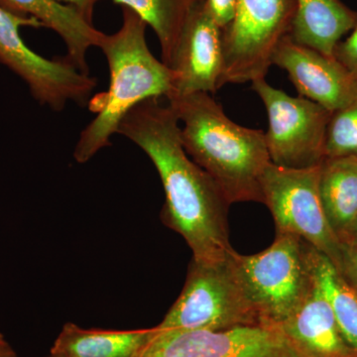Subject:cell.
Returning <instances> with one entry per match:
<instances>
[{"label":"cell","mask_w":357,"mask_h":357,"mask_svg":"<svg viewBox=\"0 0 357 357\" xmlns=\"http://www.w3.org/2000/svg\"><path fill=\"white\" fill-rule=\"evenodd\" d=\"M321 164L307 169L270 163L262 176V204L269 208L277 232L299 236L340 269L342 244L333 232L319 195Z\"/></svg>","instance_id":"cell-7"},{"label":"cell","mask_w":357,"mask_h":357,"mask_svg":"<svg viewBox=\"0 0 357 357\" xmlns=\"http://www.w3.org/2000/svg\"><path fill=\"white\" fill-rule=\"evenodd\" d=\"M252 89L268 115L265 140L270 161L290 169L318 166L325 159L326 130L333 112L303 96L293 98L259 77Z\"/></svg>","instance_id":"cell-9"},{"label":"cell","mask_w":357,"mask_h":357,"mask_svg":"<svg viewBox=\"0 0 357 357\" xmlns=\"http://www.w3.org/2000/svg\"><path fill=\"white\" fill-rule=\"evenodd\" d=\"M333 56L357 79V24L351 36L337 44Z\"/></svg>","instance_id":"cell-21"},{"label":"cell","mask_w":357,"mask_h":357,"mask_svg":"<svg viewBox=\"0 0 357 357\" xmlns=\"http://www.w3.org/2000/svg\"><path fill=\"white\" fill-rule=\"evenodd\" d=\"M234 253L218 262L192 258L184 288L157 326L159 331H222L261 325L236 273Z\"/></svg>","instance_id":"cell-5"},{"label":"cell","mask_w":357,"mask_h":357,"mask_svg":"<svg viewBox=\"0 0 357 357\" xmlns=\"http://www.w3.org/2000/svg\"><path fill=\"white\" fill-rule=\"evenodd\" d=\"M174 96L215 93L220 89L223 73L222 28L206 8L199 4L188 18L172 62Z\"/></svg>","instance_id":"cell-11"},{"label":"cell","mask_w":357,"mask_h":357,"mask_svg":"<svg viewBox=\"0 0 357 357\" xmlns=\"http://www.w3.org/2000/svg\"><path fill=\"white\" fill-rule=\"evenodd\" d=\"M342 244V263L338 270L357 292V248L351 244Z\"/></svg>","instance_id":"cell-23"},{"label":"cell","mask_w":357,"mask_h":357,"mask_svg":"<svg viewBox=\"0 0 357 357\" xmlns=\"http://www.w3.org/2000/svg\"><path fill=\"white\" fill-rule=\"evenodd\" d=\"M158 333L144 330L83 328L66 324L51 349L52 357H142Z\"/></svg>","instance_id":"cell-15"},{"label":"cell","mask_w":357,"mask_h":357,"mask_svg":"<svg viewBox=\"0 0 357 357\" xmlns=\"http://www.w3.org/2000/svg\"><path fill=\"white\" fill-rule=\"evenodd\" d=\"M277 328L299 357H357L314 283L304 302Z\"/></svg>","instance_id":"cell-13"},{"label":"cell","mask_w":357,"mask_h":357,"mask_svg":"<svg viewBox=\"0 0 357 357\" xmlns=\"http://www.w3.org/2000/svg\"><path fill=\"white\" fill-rule=\"evenodd\" d=\"M295 0H236L231 22L222 30L220 88L265 77L275 51L290 34Z\"/></svg>","instance_id":"cell-6"},{"label":"cell","mask_w":357,"mask_h":357,"mask_svg":"<svg viewBox=\"0 0 357 357\" xmlns=\"http://www.w3.org/2000/svg\"><path fill=\"white\" fill-rule=\"evenodd\" d=\"M47 357H52L51 356H47Z\"/></svg>","instance_id":"cell-27"},{"label":"cell","mask_w":357,"mask_h":357,"mask_svg":"<svg viewBox=\"0 0 357 357\" xmlns=\"http://www.w3.org/2000/svg\"><path fill=\"white\" fill-rule=\"evenodd\" d=\"M291 37L296 43L335 57V47L357 24V13L340 0H295Z\"/></svg>","instance_id":"cell-16"},{"label":"cell","mask_w":357,"mask_h":357,"mask_svg":"<svg viewBox=\"0 0 357 357\" xmlns=\"http://www.w3.org/2000/svg\"><path fill=\"white\" fill-rule=\"evenodd\" d=\"M0 357H18L1 333H0Z\"/></svg>","instance_id":"cell-25"},{"label":"cell","mask_w":357,"mask_h":357,"mask_svg":"<svg viewBox=\"0 0 357 357\" xmlns=\"http://www.w3.org/2000/svg\"><path fill=\"white\" fill-rule=\"evenodd\" d=\"M319 188L328 222L344 243L357 220V157L324 159Z\"/></svg>","instance_id":"cell-17"},{"label":"cell","mask_w":357,"mask_h":357,"mask_svg":"<svg viewBox=\"0 0 357 357\" xmlns=\"http://www.w3.org/2000/svg\"><path fill=\"white\" fill-rule=\"evenodd\" d=\"M142 357H299L277 326L158 330Z\"/></svg>","instance_id":"cell-10"},{"label":"cell","mask_w":357,"mask_h":357,"mask_svg":"<svg viewBox=\"0 0 357 357\" xmlns=\"http://www.w3.org/2000/svg\"><path fill=\"white\" fill-rule=\"evenodd\" d=\"M204 0H114L151 26L161 46L162 62L170 66L185 22Z\"/></svg>","instance_id":"cell-19"},{"label":"cell","mask_w":357,"mask_h":357,"mask_svg":"<svg viewBox=\"0 0 357 357\" xmlns=\"http://www.w3.org/2000/svg\"><path fill=\"white\" fill-rule=\"evenodd\" d=\"M159 98L133 107L117 133L137 145L154 164L165 192L162 222L185 239L192 258L202 262L227 259L234 252L227 225L230 204L211 176L185 153L178 115Z\"/></svg>","instance_id":"cell-1"},{"label":"cell","mask_w":357,"mask_h":357,"mask_svg":"<svg viewBox=\"0 0 357 357\" xmlns=\"http://www.w3.org/2000/svg\"><path fill=\"white\" fill-rule=\"evenodd\" d=\"M357 157V100L333 112L326 130L325 159Z\"/></svg>","instance_id":"cell-20"},{"label":"cell","mask_w":357,"mask_h":357,"mask_svg":"<svg viewBox=\"0 0 357 357\" xmlns=\"http://www.w3.org/2000/svg\"><path fill=\"white\" fill-rule=\"evenodd\" d=\"M236 0H204L213 20L225 29L231 22L236 9Z\"/></svg>","instance_id":"cell-22"},{"label":"cell","mask_w":357,"mask_h":357,"mask_svg":"<svg viewBox=\"0 0 357 357\" xmlns=\"http://www.w3.org/2000/svg\"><path fill=\"white\" fill-rule=\"evenodd\" d=\"M167 100L183 123L185 153L211 176L229 203H262V176L271 163L264 131L232 121L208 93Z\"/></svg>","instance_id":"cell-2"},{"label":"cell","mask_w":357,"mask_h":357,"mask_svg":"<svg viewBox=\"0 0 357 357\" xmlns=\"http://www.w3.org/2000/svg\"><path fill=\"white\" fill-rule=\"evenodd\" d=\"M0 6L20 15L36 18L57 33L67 47V62L89 74L88 53L100 46L105 33L98 31L74 7L57 0H0Z\"/></svg>","instance_id":"cell-14"},{"label":"cell","mask_w":357,"mask_h":357,"mask_svg":"<svg viewBox=\"0 0 357 357\" xmlns=\"http://www.w3.org/2000/svg\"><path fill=\"white\" fill-rule=\"evenodd\" d=\"M307 248L299 236L276 232L274 243L261 252L234 253L236 273L261 325L278 326L311 292Z\"/></svg>","instance_id":"cell-4"},{"label":"cell","mask_w":357,"mask_h":357,"mask_svg":"<svg viewBox=\"0 0 357 357\" xmlns=\"http://www.w3.org/2000/svg\"><path fill=\"white\" fill-rule=\"evenodd\" d=\"M345 244H351V245L357 248V220L354 222V227H352L351 234H349V238L344 243Z\"/></svg>","instance_id":"cell-26"},{"label":"cell","mask_w":357,"mask_h":357,"mask_svg":"<svg viewBox=\"0 0 357 357\" xmlns=\"http://www.w3.org/2000/svg\"><path fill=\"white\" fill-rule=\"evenodd\" d=\"M272 65L288 73L299 96L337 112L357 100V79L335 57L296 43L289 35L275 51Z\"/></svg>","instance_id":"cell-12"},{"label":"cell","mask_w":357,"mask_h":357,"mask_svg":"<svg viewBox=\"0 0 357 357\" xmlns=\"http://www.w3.org/2000/svg\"><path fill=\"white\" fill-rule=\"evenodd\" d=\"M307 259L314 285L332 309L340 332L357 351V292L325 255L307 243Z\"/></svg>","instance_id":"cell-18"},{"label":"cell","mask_w":357,"mask_h":357,"mask_svg":"<svg viewBox=\"0 0 357 357\" xmlns=\"http://www.w3.org/2000/svg\"><path fill=\"white\" fill-rule=\"evenodd\" d=\"M122 20L121 29L103 35L98 46L109 65V86L89 100L96 117L82 130L75 146L74 158L79 164L109 146L133 107L148 98H167L172 93V70L148 48L146 23L128 7H122Z\"/></svg>","instance_id":"cell-3"},{"label":"cell","mask_w":357,"mask_h":357,"mask_svg":"<svg viewBox=\"0 0 357 357\" xmlns=\"http://www.w3.org/2000/svg\"><path fill=\"white\" fill-rule=\"evenodd\" d=\"M43 27L36 18L14 13L0 6V63L22 79L33 98L62 112L68 103L86 105L96 86L95 77L63 60H49L32 51L20 35V27Z\"/></svg>","instance_id":"cell-8"},{"label":"cell","mask_w":357,"mask_h":357,"mask_svg":"<svg viewBox=\"0 0 357 357\" xmlns=\"http://www.w3.org/2000/svg\"><path fill=\"white\" fill-rule=\"evenodd\" d=\"M57 1L74 7L89 22L93 23V11L96 4L100 0H57Z\"/></svg>","instance_id":"cell-24"}]
</instances>
